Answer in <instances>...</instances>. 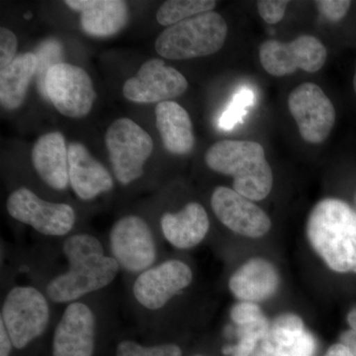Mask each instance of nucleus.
I'll return each instance as SVG.
<instances>
[{
    "label": "nucleus",
    "instance_id": "obj_10",
    "mask_svg": "<svg viewBox=\"0 0 356 356\" xmlns=\"http://www.w3.org/2000/svg\"><path fill=\"white\" fill-rule=\"evenodd\" d=\"M327 51L324 44L311 35H302L291 42L267 40L259 48L264 69L274 76H284L301 69L317 72L324 67Z\"/></svg>",
    "mask_w": 356,
    "mask_h": 356
},
{
    "label": "nucleus",
    "instance_id": "obj_6",
    "mask_svg": "<svg viewBox=\"0 0 356 356\" xmlns=\"http://www.w3.org/2000/svg\"><path fill=\"white\" fill-rule=\"evenodd\" d=\"M119 270L117 261L106 254L72 262L65 273L50 281L47 295L54 303H72L89 293L108 286Z\"/></svg>",
    "mask_w": 356,
    "mask_h": 356
},
{
    "label": "nucleus",
    "instance_id": "obj_30",
    "mask_svg": "<svg viewBox=\"0 0 356 356\" xmlns=\"http://www.w3.org/2000/svg\"><path fill=\"white\" fill-rule=\"evenodd\" d=\"M318 11L331 22H339L346 17L351 1L348 0H318L315 2Z\"/></svg>",
    "mask_w": 356,
    "mask_h": 356
},
{
    "label": "nucleus",
    "instance_id": "obj_26",
    "mask_svg": "<svg viewBox=\"0 0 356 356\" xmlns=\"http://www.w3.org/2000/svg\"><path fill=\"white\" fill-rule=\"evenodd\" d=\"M254 93L250 89L243 88L236 91L228 108L222 114L219 120L220 128L222 130H232L238 124L242 123L248 113V110L254 104Z\"/></svg>",
    "mask_w": 356,
    "mask_h": 356
},
{
    "label": "nucleus",
    "instance_id": "obj_22",
    "mask_svg": "<svg viewBox=\"0 0 356 356\" xmlns=\"http://www.w3.org/2000/svg\"><path fill=\"white\" fill-rule=\"evenodd\" d=\"M39 67L37 56L21 54L0 72V102L7 110L19 108L24 102L31 79Z\"/></svg>",
    "mask_w": 356,
    "mask_h": 356
},
{
    "label": "nucleus",
    "instance_id": "obj_1",
    "mask_svg": "<svg viewBox=\"0 0 356 356\" xmlns=\"http://www.w3.org/2000/svg\"><path fill=\"white\" fill-rule=\"evenodd\" d=\"M307 238L336 273H356V212L341 199L327 198L311 211Z\"/></svg>",
    "mask_w": 356,
    "mask_h": 356
},
{
    "label": "nucleus",
    "instance_id": "obj_34",
    "mask_svg": "<svg viewBox=\"0 0 356 356\" xmlns=\"http://www.w3.org/2000/svg\"><path fill=\"white\" fill-rule=\"evenodd\" d=\"M339 341H341L339 343L343 344L353 355L356 356V332L350 330L343 332L339 337Z\"/></svg>",
    "mask_w": 356,
    "mask_h": 356
},
{
    "label": "nucleus",
    "instance_id": "obj_36",
    "mask_svg": "<svg viewBox=\"0 0 356 356\" xmlns=\"http://www.w3.org/2000/svg\"><path fill=\"white\" fill-rule=\"evenodd\" d=\"M325 356H355L341 343H336L325 353Z\"/></svg>",
    "mask_w": 356,
    "mask_h": 356
},
{
    "label": "nucleus",
    "instance_id": "obj_31",
    "mask_svg": "<svg viewBox=\"0 0 356 356\" xmlns=\"http://www.w3.org/2000/svg\"><path fill=\"white\" fill-rule=\"evenodd\" d=\"M18 42L15 34L7 28L0 29V67L6 69L15 58Z\"/></svg>",
    "mask_w": 356,
    "mask_h": 356
},
{
    "label": "nucleus",
    "instance_id": "obj_28",
    "mask_svg": "<svg viewBox=\"0 0 356 356\" xmlns=\"http://www.w3.org/2000/svg\"><path fill=\"white\" fill-rule=\"evenodd\" d=\"M231 318L238 327H248L266 320L261 307L252 302L241 301L232 308Z\"/></svg>",
    "mask_w": 356,
    "mask_h": 356
},
{
    "label": "nucleus",
    "instance_id": "obj_11",
    "mask_svg": "<svg viewBox=\"0 0 356 356\" xmlns=\"http://www.w3.org/2000/svg\"><path fill=\"white\" fill-rule=\"evenodd\" d=\"M288 106L306 142L321 144L329 137L336 122V109L317 84L305 83L297 86L290 93Z\"/></svg>",
    "mask_w": 356,
    "mask_h": 356
},
{
    "label": "nucleus",
    "instance_id": "obj_37",
    "mask_svg": "<svg viewBox=\"0 0 356 356\" xmlns=\"http://www.w3.org/2000/svg\"><path fill=\"white\" fill-rule=\"evenodd\" d=\"M348 325L353 331L356 332V308L353 309L348 315Z\"/></svg>",
    "mask_w": 356,
    "mask_h": 356
},
{
    "label": "nucleus",
    "instance_id": "obj_12",
    "mask_svg": "<svg viewBox=\"0 0 356 356\" xmlns=\"http://www.w3.org/2000/svg\"><path fill=\"white\" fill-rule=\"evenodd\" d=\"M192 280L191 267L178 259H170L138 275L133 285L134 297L147 310H159L188 287Z\"/></svg>",
    "mask_w": 356,
    "mask_h": 356
},
{
    "label": "nucleus",
    "instance_id": "obj_4",
    "mask_svg": "<svg viewBox=\"0 0 356 356\" xmlns=\"http://www.w3.org/2000/svg\"><path fill=\"white\" fill-rule=\"evenodd\" d=\"M13 346L23 350L46 331L50 306L43 293L32 286H15L7 293L1 318Z\"/></svg>",
    "mask_w": 356,
    "mask_h": 356
},
{
    "label": "nucleus",
    "instance_id": "obj_23",
    "mask_svg": "<svg viewBox=\"0 0 356 356\" xmlns=\"http://www.w3.org/2000/svg\"><path fill=\"white\" fill-rule=\"evenodd\" d=\"M216 4L214 0H168L159 7L156 20L170 27L199 14L210 13Z\"/></svg>",
    "mask_w": 356,
    "mask_h": 356
},
{
    "label": "nucleus",
    "instance_id": "obj_35",
    "mask_svg": "<svg viewBox=\"0 0 356 356\" xmlns=\"http://www.w3.org/2000/svg\"><path fill=\"white\" fill-rule=\"evenodd\" d=\"M254 356H288L280 348H276L273 344L267 341L266 343L262 344L261 350L257 351V355Z\"/></svg>",
    "mask_w": 356,
    "mask_h": 356
},
{
    "label": "nucleus",
    "instance_id": "obj_40",
    "mask_svg": "<svg viewBox=\"0 0 356 356\" xmlns=\"http://www.w3.org/2000/svg\"><path fill=\"white\" fill-rule=\"evenodd\" d=\"M196 356H203V355H196Z\"/></svg>",
    "mask_w": 356,
    "mask_h": 356
},
{
    "label": "nucleus",
    "instance_id": "obj_24",
    "mask_svg": "<svg viewBox=\"0 0 356 356\" xmlns=\"http://www.w3.org/2000/svg\"><path fill=\"white\" fill-rule=\"evenodd\" d=\"M304 332L303 320L299 316L283 314L278 316L269 327V343L284 351L291 348Z\"/></svg>",
    "mask_w": 356,
    "mask_h": 356
},
{
    "label": "nucleus",
    "instance_id": "obj_33",
    "mask_svg": "<svg viewBox=\"0 0 356 356\" xmlns=\"http://www.w3.org/2000/svg\"><path fill=\"white\" fill-rule=\"evenodd\" d=\"M13 343L3 322L0 321V356H10Z\"/></svg>",
    "mask_w": 356,
    "mask_h": 356
},
{
    "label": "nucleus",
    "instance_id": "obj_29",
    "mask_svg": "<svg viewBox=\"0 0 356 356\" xmlns=\"http://www.w3.org/2000/svg\"><path fill=\"white\" fill-rule=\"evenodd\" d=\"M288 4L287 0H261L257 2V9L262 19L273 25L283 19Z\"/></svg>",
    "mask_w": 356,
    "mask_h": 356
},
{
    "label": "nucleus",
    "instance_id": "obj_16",
    "mask_svg": "<svg viewBox=\"0 0 356 356\" xmlns=\"http://www.w3.org/2000/svg\"><path fill=\"white\" fill-rule=\"evenodd\" d=\"M69 177L72 191L83 200H92L113 188V177L83 144L69 145Z\"/></svg>",
    "mask_w": 356,
    "mask_h": 356
},
{
    "label": "nucleus",
    "instance_id": "obj_20",
    "mask_svg": "<svg viewBox=\"0 0 356 356\" xmlns=\"http://www.w3.org/2000/svg\"><path fill=\"white\" fill-rule=\"evenodd\" d=\"M161 227L170 245L179 250H188L205 238L210 221L201 204L191 202L177 213H165L161 219Z\"/></svg>",
    "mask_w": 356,
    "mask_h": 356
},
{
    "label": "nucleus",
    "instance_id": "obj_38",
    "mask_svg": "<svg viewBox=\"0 0 356 356\" xmlns=\"http://www.w3.org/2000/svg\"><path fill=\"white\" fill-rule=\"evenodd\" d=\"M353 88H355V91L356 93V70H355V77H353Z\"/></svg>",
    "mask_w": 356,
    "mask_h": 356
},
{
    "label": "nucleus",
    "instance_id": "obj_17",
    "mask_svg": "<svg viewBox=\"0 0 356 356\" xmlns=\"http://www.w3.org/2000/svg\"><path fill=\"white\" fill-rule=\"evenodd\" d=\"M280 284L277 269L261 257H254L245 262L229 280V290L236 299L252 303L271 298Z\"/></svg>",
    "mask_w": 356,
    "mask_h": 356
},
{
    "label": "nucleus",
    "instance_id": "obj_13",
    "mask_svg": "<svg viewBox=\"0 0 356 356\" xmlns=\"http://www.w3.org/2000/svg\"><path fill=\"white\" fill-rule=\"evenodd\" d=\"M187 88L188 83L181 72L163 60L152 58L124 83L123 95L132 102L161 103L179 97Z\"/></svg>",
    "mask_w": 356,
    "mask_h": 356
},
{
    "label": "nucleus",
    "instance_id": "obj_8",
    "mask_svg": "<svg viewBox=\"0 0 356 356\" xmlns=\"http://www.w3.org/2000/svg\"><path fill=\"white\" fill-rule=\"evenodd\" d=\"M44 88L60 113L83 118L90 112L96 93L88 72L77 65L58 63L47 72Z\"/></svg>",
    "mask_w": 356,
    "mask_h": 356
},
{
    "label": "nucleus",
    "instance_id": "obj_2",
    "mask_svg": "<svg viewBox=\"0 0 356 356\" xmlns=\"http://www.w3.org/2000/svg\"><path fill=\"white\" fill-rule=\"evenodd\" d=\"M205 161L214 172L233 177L234 191L250 200H264L273 189V170L259 143L219 140L206 152Z\"/></svg>",
    "mask_w": 356,
    "mask_h": 356
},
{
    "label": "nucleus",
    "instance_id": "obj_9",
    "mask_svg": "<svg viewBox=\"0 0 356 356\" xmlns=\"http://www.w3.org/2000/svg\"><path fill=\"white\" fill-rule=\"evenodd\" d=\"M6 209L13 219L31 226L44 236L67 235L76 224V213L72 206L43 200L26 187H20L9 195Z\"/></svg>",
    "mask_w": 356,
    "mask_h": 356
},
{
    "label": "nucleus",
    "instance_id": "obj_25",
    "mask_svg": "<svg viewBox=\"0 0 356 356\" xmlns=\"http://www.w3.org/2000/svg\"><path fill=\"white\" fill-rule=\"evenodd\" d=\"M63 252L69 264L105 254L102 243L89 234L69 236L63 247Z\"/></svg>",
    "mask_w": 356,
    "mask_h": 356
},
{
    "label": "nucleus",
    "instance_id": "obj_21",
    "mask_svg": "<svg viewBox=\"0 0 356 356\" xmlns=\"http://www.w3.org/2000/svg\"><path fill=\"white\" fill-rule=\"evenodd\" d=\"M156 125L163 146L173 154L191 153L195 145L191 116L178 103H159L156 110Z\"/></svg>",
    "mask_w": 356,
    "mask_h": 356
},
{
    "label": "nucleus",
    "instance_id": "obj_15",
    "mask_svg": "<svg viewBox=\"0 0 356 356\" xmlns=\"http://www.w3.org/2000/svg\"><path fill=\"white\" fill-rule=\"evenodd\" d=\"M96 318L86 304L67 305L54 332L53 356H92L95 348Z\"/></svg>",
    "mask_w": 356,
    "mask_h": 356
},
{
    "label": "nucleus",
    "instance_id": "obj_19",
    "mask_svg": "<svg viewBox=\"0 0 356 356\" xmlns=\"http://www.w3.org/2000/svg\"><path fill=\"white\" fill-rule=\"evenodd\" d=\"M32 163L39 177L56 191L70 184L69 147L60 132L44 134L32 149Z\"/></svg>",
    "mask_w": 356,
    "mask_h": 356
},
{
    "label": "nucleus",
    "instance_id": "obj_32",
    "mask_svg": "<svg viewBox=\"0 0 356 356\" xmlns=\"http://www.w3.org/2000/svg\"><path fill=\"white\" fill-rule=\"evenodd\" d=\"M316 350V341L310 332L304 334L297 339L291 348L284 350L288 356H314Z\"/></svg>",
    "mask_w": 356,
    "mask_h": 356
},
{
    "label": "nucleus",
    "instance_id": "obj_39",
    "mask_svg": "<svg viewBox=\"0 0 356 356\" xmlns=\"http://www.w3.org/2000/svg\"><path fill=\"white\" fill-rule=\"evenodd\" d=\"M24 17L26 18V19H30V18L32 17V13H26L24 15Z\"/></svg>",
    "mask_w": 356,
    "mask_h": 356
},
{
    "label": "nucleus",
    "instance_id": "obj_18",
    "mask_svg": "<svg viewBox=\"0 0 356 356\" xmlns=\"http://www.w3.org/2000/svg\"><path fill=\"white\" fill-rule=\"evenodd\" d=\"M65 4L81 13V27L90 36H113L128 22L127 3L121 0H67Z\"/></svg>",
    "mask_w": 356,
    "mask_h": 356
},
{
    "label": "nucleus",
    "instance_id": "obj_27",
    "mask_svg": "<svg viewBox=\"0 0 356 356\" xmlns=\"http://www.w3.org/2000/svg\"><path fill=\"white\" fill-rule=\"evenodd\" d=\"M116 356H182V351L175 343L145 346L127 339L117 346Z\"/></svg>",
    "mask_w": 356,
    "mask_h": 356
},
{
    "label": "nucleus",
    "instance_id": "obj_14",
    "mask_svg": "<svg viewBox=\"0 0 356 356\" xmlns=\"http://www.w3.org/2000/svg\"><path fill=\"white\" fill-rule=\"evenodd\" d=\"M211 206L219 221L238 235L261 238L271 228L270 219L261 208L229 187L215 189Z\"/></svg>",
    "mask_w": 356,
    "mask_h": 356
},
{
    "label": "nucleus",
    "instance_id": "obj_7",
    "mask_svg": "<svg viewBox=\"0 0 356 356\" xmlns=\"http://www.w3.org/2000/svg\"><path fill=\"white\" fill-rule=\"evenodd\" d=\"M109 242L112 257L127 273H144L156 261L158 250L153 231L139 216L129 215L115 222Z\"/></svg>",
    "mask_w": 356,
    "mask_h": 356
},
{
    "label": "nucleus",
    "instance_id": "obj_3",
    "mask_svg": "<svg viewBox=\"0 0 356 356\" xmlns=\"http://www.w3.org/2000/svg\"><path fill=\"white\" fill-rule=\"evenodd\" d=\"M227 35L226 21L210 11L166 28L154 47L159 56L170 60L207 57L221 50Z\"/></svg>",
    "mask_w": 356,
    "mask_h": 356
},
{
    "label": "nucleus",
    "instance_id": "obj_5",
    "mask_svg": "<svg viewBox=\"0 0 356 356\" xmlns=\"http://www.w3.org/2000/svg\"><path fill=\"white\" fill-rule=\"evenodd\" d=\"M105 144L120 184L127 185L142 177L145 163L154 151L153 139L147 131L131 119L120 118L110 125Z\"/></svg>",
    "mask_w": 356,
    "mask_h": 356
}]
</instances>
